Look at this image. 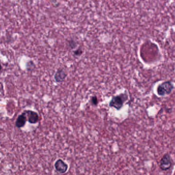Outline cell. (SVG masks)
Masks as SVG:
<instances>
[{"label":"cell","instance_id":"6da1fadb","mask_svg":"<svg viewBox=\"0 0 175 175\" xmlns=\"http://www.w3.org/2000/svg\"><path fill=\"white\" fill-rule=\"evenodd\" d=\"M128 99V95L126 93H121L119 95L114 96L110 101L109 107L119 110L124 106V103Z\"/></svg>","mask_w":175,"mask_h":175},{"label":"cell","instance_id":"7a4b0ae2","mask_svg":"<svg viewBox=\"0 0 175 175\" xmlns=\"http://www.w3.org/2000/svg\"><path fill=\"white\" fill-rule=\"evenodd\" d=\"M173 162L170 155L166 153L162 156L159 161V167L163 171H167L171 169Z\"/></svg>","mask_w":175,"mask_h":175},{"label":"cell","instance_id":"3957f363","mask_svg":"<svg viewBox=\"0 0 175 175\" xmlns=\"http://www.w3.org/2000/svg\"><path fill=\"white\" fill-rule=\"evenodd\" d=\"M173 86L170 82H166L159 85L158 87V94L160 96L170 94L173 90Z\"/></svg>","mask_w":175,"mask_h":175},{"label":"cell","instance_id":"277c9868","mask_svg":"<svg viewBox=\"0 0 175 175\" xmlns=\"http://www.w3.org/2000/svg\"><path fill=\"white\" fill-rule=\"evenodd\" d=\"M68 73L64 69L59 68L58 69L54 75L55 81L58 83H61L64 81L66 77H67Z\"/></svg>","mask_w":175,"mask_h":175},{"label":"cell","instance_id":"5b68a950","mask_svg":"<svg viewBox=\"0 0 175 175\" xmlns=\"http://www.w3.org/2000/svg\"><path fill=\"white\" fill-rule=\"evenodd\" d=\"M54 167L58 172H60V173H63L67 172L68 166L61 159H58L55 163Z\"/></svg>","mask_w":175,"mask_h":175},{"label":"cell","instance_id":"8992f818","mask_svg":"<svg viewBox=\"0 0 175 175\" xmlns=\"http://www.w3.org/2000/svg\"><path fill=\"white\" fill-rule=\"evenodd\" d=\"M24 112L27 115L28 119L30 124H35L39 121V116L37 113L32 111H25Z\"/></svg>","mask_w":175,"mask_h":175},{"label":"cell","instance_id":"52a82bcc","mask_svg":"<svg viewBox=\"0 0 175 175\" xmlns=\"http://www.w3.org/2000/svg\"><path fill=\"white\" fill-rule=\"evenodd\" d=\"M26 121H27L26 116L23 113L22 115H20L18 117L16 122V127H18L19 128H22L24 126Z\"/></svg>","mask_w":175,"mask_h":175},{"label":"cell","instance_id":"ba28073f","mask_svg":"<svg viewBox=\"0 0 175 175\" xmlns=\"http://www.w3.org/2000/svg\"><path fill=\"white\" fill-rule=\"evenodd\" d=\"M77 43L75 40L71 39L68 41V46L71 49H74L77 47Z\"/></svg>","mask_w":175,"mask_h":175},{"label":"cell","instance_id":"9c48e42d","mask_svg":"<svg viewBox=\"0 0 175 175\" xmlns=\"http://www.w3.org/2000/svg\"><path fill=\"white\" fill-rule=\"evenodd\" d=\"M83 53V50L80 47L73 51V54L76 56H79Z\"/></svg>","mask_w":175,"mask_h":175},{"label":"cell","instance_id":"30bf717a","mask_svg":"<svg viewBox=\"0 0 175 175\" xmlns=\"http://www.w3.org/2000/svg\"><path fill=\"white\" fill-rule=\"evenodd\" d=\"M91 104L93 105V106H97V104H98V99H97V97L96 96H94L92 97L91 99Z\"/></svg>","mask_w":175,"mask_h":175},{"label":"cell","instance_id":"8fae6325","mask_svg":"<svg viewBox=\"0 0 175 175\" xmlns=\"http://www.w3.org/2000/svg\"><path fill=\"white\" fill-rule=\"evenodd\" d=\"M1 69H2V67H1V65L0 64V71L1 70Z\"/></svg>","mask_w":175,"mask_h":175},{"label":"cell","instance_id":"7c38bea8","mask_svg":"<svg viewBox=\"0 0 175 175\" xmlns=\"http://www.w3.org/2000/svg\"><path fill=\"white\" fill-rule=\"evenodd\" d=\"M72 1H75V0H72Z\"/></svg>","mask_w":175,"mask_h":175}]
</instances>
